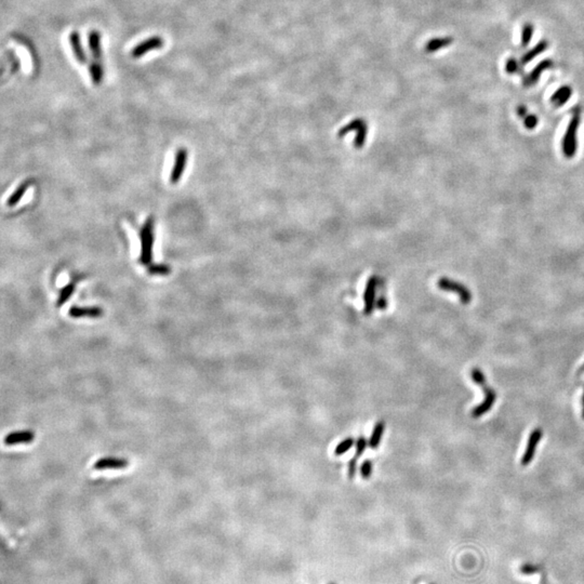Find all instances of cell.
I'll return each instance as SVG.
<instances>
[{
	"mask_svg": "<svg viewBox=\"0 0 584 584\" xmlns=\"http://www.w3.org/2000/svg\"><path fill=\"white\" fill-rule=\"evenodd\" d=\"M187 151L185 148H180V150L177 152L176 154V159H174V163H173V167L170 173V183L171 184H178L180 182V180L182 179L183 174H184V171L186 169V163H187Z\"/></svg>",
	"mask_w": 584,
	"mask_h": 584,
	"instance_id": "cell-5",
	"label": "cell"
},
{
	"mask_svg": "<svg viewBox=\"0 0 584 584\" xmlns=\"http://www.w3.org/2000/svg\"><path fill=\"white\" fill-rule=\"evenodd\" d=\"M386 307H387V302H386L385 298H381L377 303V308L380 310H385Z\"/></svg>",
	"mask_w": 584,
	"mask_h": 584,
	"instance_id": "cell-31",
	"label": "cell"
},
{
	"mask_svg": "<svg viewBox=\"0 0 584 584\" xmlns=\"http://www.w3.org/2000/svg\"><path fill=\"white\" fill-rule=\"evenodd\" d=\"M384 432H385V422L384 421H378L376 423V425H374V428H373L372 433H371V436L368 440L369 447L371 449H377L380 446L381 440L383 438V435H384Z\"/></svg>",
	"mask_w": 584,
	"mask_h": 584,
	"instance_id": "cell-16",
	"label": "cell"
},
{
	"mask_svg": "<svg viewBox=\"0 0 584 584\" xmlns=\"http://www.w3.org/2000/svg\"><path fill=\"white\" fill-rule=\"evenodd\" d=\"M368 444H369V443H368V440L366 439L364 436H360V437H358V439L356 440V443H355L356 450H355V455H354L353 457H355V458L358 459L360 456H363L364 453H365V451H366V448H367Z\"/></svg>",
	"mask_w": 584,
	"mask_h": 584,
	"instance_id": "cell-27",
	"label": "cell"
},
{
	"mask_svg": "<svg viewBox=\"0 0 584 584\" xmlns=\"http://www.w3.org/2000/svg\"><path fill=\"white\" fill-rule=\"evenodd\" d=\"M548 47V43L547 41H540L536 47H534L531 50H529L527 53L521 58V64L525 65L529 62H531L536 57H538L539 54H541L542 52H544Z\"/></svg>",
	"mask_w": 584,
	"mask_h": 584,
	"instance_id": "cell-19",
	"label": "cell"
},
{
	"mask_svg": "<svg viewBox=\"0 0 584 584\" xmlns=\"http://www.w3.org/2000/svg\"><path fill=\"white\" fill-rule=\"evenodd\" d=\"M552 66H553V62H552V60H550V59L544 60V61H542V62H540V63L533 69V71H531V72L529 73V75L525 78V79H524V86H525V87H531V86H534L535 84H537L538 80H539L540 76H541V74H542L544 71H546V69L551 68Z\"/></svg>",
	"mask_w": 584,
	"mask_h": 584,
	"instance_id": "cell-13",
	"label": "cell"
},
{
	"mask_svg": "<svg viewBox=\"0 0 584 584\" xmlns=\"http://www.w3.org/2000/svg\"><path fill=\"white\" fill-rule=\"evenodd\" d=\"M582 415H583V419H584V395H583V412H582Z\"/></svg>",
	"mask_w": 584,
	"mask_h": 584,
	"instance_id": "cell-33",
	"label": "cell"
},
{
	"mask_svg": "<svg viewBox=\"0 0 584 584\" xmlns=\"http://www.w3.org/2000/svg\"><path fill=\"white\" fill-rule=\"evenodd\" d=\"M75 288L76 287H75L74 283H68L65 287H63V288L61 289L58 301H57V305L59 308L62 307V305H64L69 299L72 298V295L75 291Z\"/></svg>",
	"mask_w": 584,
	"mask_h": 584,
	"instance_id": "cell-20",
	"label": "cell"
},
{
	"mask_svg": "<svg viewBox=\"0 0 584 584\" xmlns=\"http://www.w3.org/2000/svg\"><path fill=\"white\" fill-rule=\"evenodd\" d=\"M484 388V393H485V399L482 404H479L477 407H475L472 411V416L473 418H479L484 415L485 413H487L488 411L490 410L492 408V406L495 403V398H496V394L495 392L488 387L487 385L483 386Z\"/></svg>",
	"mask_w": 584,
	"mask_h": 584,
	"instance_id": "cell-8",
	"label": "cell"
},
{
	"mask_svg": "<svg viewBox=\"0 0 584 584\" xmlns=\"http://www.w3.org/2000/svg\"><path fill=\"white\" fill-rule=\"evenodd\" d=\"M581 121V114L580 110L576 109L573 113V116L568 125L567 131L565 133L564 140H563V152L567 158H571L573 155L576 154L577 151V131Z\"/></svg>",
	"mask_w": 584,
	"mask_h": 584,
	"instance_id": "cell-2",
	"label": "cell"
},
{
	"mask_svg": "<svg viewBox=\"0 0 584 584\" xmlns=\"http://www.w3.org/2000/svg\"><path fill=\"white\" fill-rule=\"evenodd\" d=\"M89 74H90L93 85H95V86L100 85L103 80V75H104L102 63L99 62V61L93 60L92 62L89 64Z\"/></svg>",
	"mask_w": 584,
	"mask_h": 584,
	"instance_id": "cell-18",
	"label": "cell"
},
{
	"mask_svg": "<svg viewBox=\"0 0 584 584\" xmlns=\"http://www.w3.org/2000/svg\"><path fill=\"white\" fill-rule=\"evenodd\" d=\"M583 369H584V367H583Z\"/></svg>",
	"mask_w": 584,
	"mask_h": 584,
	"instance_id": "cell-35",
	"label": "cell"
},
{
	"mask_svg": "<svg viewBox=\"0 0 584 584\" xmlns=\"http://www.w3.org/2000/svg\"><path fill=\"white\" fill-rule=\"evenodd\" d=\"M517 113H518V115H519L520 117H526V116H527V108H526L525 106L521 105V106H519V107L517 108Z\"/></svg>",
	"mask_w": 584,
	"mask_h": 584,
	"instance_id": "cell-32",
	"label": "cell"
},
{
	"mask_svg": "<svg viewBox=\"0 0 584 584\" xmlns=\"http://www.w3.org/2000/svg\"><path fill=\"white\" fill-rule=\"evenodd\" d=\"M377 286H378V278L377 276L371 277L366 290L364 293V301H365V308L364 314L365 315H371L372 311L376 305V293H377Z\"/></svg>",
	"mask_w": 584,
	"mask_h": 584,
	"instance_id": "cell-7",
	"label": "cell"
},
{
	"mask_svg": "<svg viewBox=\"0 0 584 584\" xmlns=\"http://www.w3.org/2000/svg\"><path fill=\"white\" fill-rule=\"evenodd\" d=\"M542 434H543V432L541 429H536L531 432L530 436L528 438L526 450H525L524 455H522V458H521V465L526 466V465L530 464L531 461L534 460L538 444L542 438Z\"/></svg>",
	"mask_w": 584,
	"mask_h": 584,
	"instance_id": "cell-6",
	"label": "cell"
},
{
	"mask_svg": "<svg viewBox=\"0 0 584 584\" xmlns=\"http://www.w3.org/2000/svg\"><path fill=\"white\" fill-rule=\"evenodd\" d=\"M572 94V89L569 86H563L557 90L551 98V103L555 107H561L567 102Z\"/></svg>",
	"mask_w": 584,
	"mask_h": 584,
	"instance_id": "cell-15",
	"label": "cell"
},
{
	"mask_svg": "<svg viewBox=\"0 0 584 584\" xmlns=\"http://www.w3.org/2000/svg\"><path fill=\"white\" fill-rule=\"evenodd\" d=\"M363 479H369L373 473V462L371 460H365L359 468Z\"/></svg>",
	"mask_w": 584,
	"mask_h": 584,
	"instance_id": "cell-26",
	"label": "cell"
},
{
	"mask_svg": "<svg viewBox=\"0 0 584 584\" xmlns=\"http://www.w3.org/2000/svg\"><path fill=\"white\" fill-rule=\"evenodd\" d=\"M364 126H366V124L364 123V121H363L361 119L353 120L351 124H348L347 126H345V127H343V128L341 129V131H340V133H339V136H343L344 134H346V133H348V132H351V131H358V130H359L360 128H363Z\"/></svg>",
	"mask_w": 584,
	"mask_h": 584,
	"instance_id": "cell-24",
	"label": "cell"
},
{
	"mask_svg": "<svg viewBox=\"0 0 584 584\" xmlns=\"http://www.w3.org/2000/svg\"><path fill=\"white\" fill-rule=\"evenodd\" d=\"M35 439V434L32 431H19L13 432L7 435L5 438V443L7 446H13V444L31 443Z\"/></svg>",
	"mask_w": 584,
	"mask_h": 584,
	"instance_id": "cell-11",
	"label": "cell"
},
{
	"mask_svg": "<svg viewBox=\"0 0 584 584\" xmlns=\"http://www.w3.org/2000/svg\"><path fill=\"white\" fill-rule=\"evenodd\" d=\"M129 464V462L126 459H120V458H102L100 460H98L95 462L93 467L98 470H103V469H121V468H125L127 467Z\"/></svg>",
	"mask_w": 584,
	"mask_h": 584,
	"instance_id": "cell-10",
	"label": "cell"
},
{
	"mask_svg": "<svg viewBox=\"0 0 584 584\" xmlns=\"http://www.w3.org/2000/svg\"><path fill=\"white\" fill-rule=\"evenodd\" d=\"M538 125V118L535 115H527L525 117V127L528 129H534Z\"/></svg>",
	"mask_w": 584,
	"mask_h": 584,
	"instance_id": "cell-30",
	"label": "cell"
},
{
	"mask_svg": "<svg viewBox=\"0 0 584 584\" xmlns=\"http://www.w3.org/2000/svg\"><path fill=\"white\" fill-rule=\"evenodd\" d=\"M89 49L94 61L102 62V46H101V34L98 31H91L88 36Z\"/></svg>",
	"mask_w": 584,
	"mask_h": 584,
	"instance_id": "cell-14",
	"label": "cell"
},
{
	"mask_svg": "<svg viewBox=\"0 0 584 584\" xmlns=\"http://www.w3.org/2000/svg\"><path fill=\"white\" fill-rule=\"evenodd\" d=\"M438 288L443 290V291H448V292H455L457 293V295L460 298L461 302L463 304H468L472 300V294H470V291L466 288L465 286H463L460 283H457L455 281H451L448 280V278H440L437 283Z\"/></svg>",
	"mask_w": 584,
	"mask_h": 584,
	"instance_id": "cell-3",
	"label": "cell"
},
{
	"mask_svg": "<svg viewBox=\"0 0 584 584\" xmlns=\"http://www.w3.org/2000/svg\"><path fill=\"white\" fill-rule=\"evenodd\" d=\"M140 240H141L140 262L143 265H151L153 260V247L155 240L153 217H148L143 224L140 231Z\"/></svg>",
	"mask_w": 584,
	"mask_h": 584,
	"instance_id": "cell-1",
	"label": "cell"
},
{
	"mask_svg": "<svg viewBox=\"0 0 584 584\" xmlns=\"http://www.w3.org/2000/svg\"><path fill=\"white\" fill-rule=\"evenodd\" d=\"M68 315L72 318H82V317L98 318L103 315V310L98 307H88V308L73 307L69 309Z\"/></svg>",
	"mask_w": 584,
	"mask_h": 584,
	"instance_id": "cell-12",
	"label": "cell"
},
{
	"mask_svg": "<svg viewBox=\"0 0 584 584\" xmlns=\"http://www.w3.org/2000/svg\"><path fill=\"white\" fill-rule=\"evenodd\" d=\"M148 273L151 275H168L171 273V267L169 265H165V264H155V265H150L147 268Z\"/></svg>",
	"mask_w": 584,
	"mask_h": 584,
	"instance_id": "cell-23",
	"label": "cell"
},
{
	"mask_svg": "<svg viewBox=\"0 0 584 584\" xmlns=\"http://www.w3.org/2000/svg\"><path fill=\"white\" fill-rule=\"evenodd\" d=\"M355 443H356V440H355L353 437L344 438L343 440L340 441V442L337 444V446H336V448H335V456H337V457L343 456L344 453L348 452V451H350V450L353 448V446H354Z\"/></svg>",
	"mask_w": 584,
	"mask_h": 584,
	"instance_id": "cell-21",
	"label": "cell"
},
{
	"mask_svg": "<svg viewBox=\"0 0 584 584\" xmlns=\"http://www.w3.org/2000/svg\"><path fill=\"white\" fill-rule=\"evenodd\" d=\"M330 584H333V583H330Z\"/></svg>",
	"mask_w": 584,
	"mask_h": 584,
	"instance_id": "cell-34",
	"label": "cell"
},
{
	"mask_svg": "<svg viewBox=\"0 0 584 584\" xmlns=\"http://www.w3.org/2000/svg\"><path fill=\"white\" fill-rule=\"evenodd\" d=\"M451 42H452L451 38L433 39L428 43V46H426V50H428L429 52H434V51L443 48V47H447V46L451 45Z\"/></svg>",
	"mask_w": 584,
	"mask_h": 584,
	"instance_id": "cell-22",
	"label": "cell"
},
{
	"mask_svg": "<svg viewBox=\"0 0 584 584\" xmlns=\"http://www.w3.org/2000/svg\"><path fill=\"white\" fill-rule=\"evenodd\" d=\"M68 41H69V45H71V47H72L73 53H74V57H75L77 62L81 65H86L87 63H88V58H87V55H86V52L84 50L82 43H81L80 34L78 32H72L68 36Z\"/></svg>",
	"mask_w": 584,
	"mask_h": 584,
	"instance_id": "cell-9",
	"label": "cell"
},
{
	"mask_svg": "<svg viewBox=\"0 0 584 584\" xmlns=\"http://www.w3.org/2000/svg\"><path fill=\"white\" fill-rule=\"evenodd\" d=\"M163 45H164L163 39L160 36L150 37L141 41L140 43H137L131 51V57L133 59H140L146 55L147 53H150L151 51L161 49Z\"/></svg>",
	"mask_w": 584,
	"mask_h": 584,
	"instance_id": "cell-4",
	"label": "cell"
},
{
	"mask_svg": "<svg viewBox=\"0 0 584 584\" xmlns=\"http://www.w3.org/2000/svg\"><path fill=\"white\" fill-rule=\"evenodd\" d=\"M470 377H472V380L479 386L483 387L486 385V377L481 369L474 368L472 372H470Z\"/></svg>",
	"mask_w": 584,
	"mask_h": 584,
	"instance_id": "cell-28",
	"label": "cell"
},
{
	"mask_svg": "<svg viewBox=\"0 0 584 584\" xmlns=\"http://www.w3.org/2000/svg\"><path fill=\"white\" fill-rule=\"evenodd\" d=\"M533 34H534V26L533 24H525L524 29H522V35H521V46L522 47H527L529 45V42L533 38Z\"/></svg>",
	"mask_w": 584,
	"mask_h": 584,
	"instance_id": "cell-25",
	"label": "cell"
},
{
	"mask_svg": "<svg viewBox=\"0 0 584 584\" xmlns=\"http://www.w3.org/2000/svg\"><path fill=\"white\" fill-rule=\"evenodd\" d=\"M505 69H507V72L509 74H515L519 72V64L515 59H509L508 62H507V66H505Z\"/></svg>",
	"mask_w": 584,
	"mask_h": 584,
	"instance_id": "cell-29",
	"label": "cell"
},
{
	"mask_svg": "<svg viewBox=\"0 0 584 584\" xmlns=\"http://www.w3.org/2000/svg\"><path fill=\"white\" fill-rule=\"evenodd\" d=\"M32 185V181H24L21 185L17 186V188L13 191V193L9 196L8 200H7V206L8 207H14L17 204L21 202V199L23 198V196L26 194V191L29 190L30 186Z\"/></svg>",
	"mask_w": 584,
	"mask_h": 584,
	"instance_id": "cell-17",
	"label": "cell"
}]
</instances>
